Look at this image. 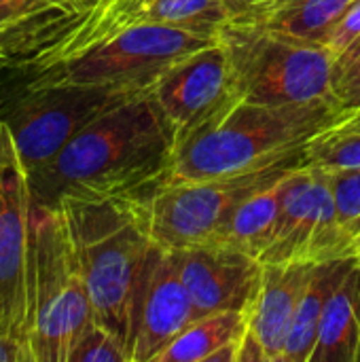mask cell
Returning a JSON list of instances; mask_svg holds the SVG:
<instances>
[{"label":"cell","instance_id":"obj_1","mask_svg":"<svg viewBox=\"0 0 360 362\" xmlns=\"http://www.w3.org/2000/svg\"><path fill=\"white\" fill-rule=\"evenodd\" d=\"M174 159L163 121L142 91L98 115L40 172L28 176L32 204L153 195Z\"/></svg>","mask_w":360,"mask_h":362},{"label":"cell","instance_id":"obj_15","mask_svg":"<svg viewBox=\"0 0 360 362\" xmlns=\"http://www.w3.org/2000/svg\"><path fill=\"white\" fill-rule=\"evenodd\" d=\"M76 19L70 0H0V68H28Z\"/></svg>","mask_w":360,"mask_h":362},{"label":"cell","instance_id":"obj_9","mask_svg":"<svg viewBox=\"0 0 360 362\" xmlns=\"http://www.w3.org/2000/svg\"><path fill=\"white\" fill-rule=\"evenodd\" d=\"M216 40L180 28L134 25L64 64L36 72L28 83L119 85L149 91L170 66Z\"/></svg>","mask_w":360,"mask_h":362},{"label":"cell","instance_id":"obj_30","mask_svg":"<svg viewBox=\"0 0 360 362\" xmlns=\"http://www.w3.org/2000/svg\"><path fill=\"white\" fill-rule=\"evenodd\" d=\"M0 117H2V104H0Z\"/></svg>","mask_w":360,"mask_h":362},{"label":"cell","instance_id":"obj_28","mask_svg":"<svg viewBox=\"0 0 360 362\" xmlns=\"http://www.w3.org/2000/svg\"><path fill=\"white\" fill-rule=\"evenodd\" d=\"M70 2H72V4H74V8L79 11V15L83 17L85 13H89V11L95 6V2H98V0H70Z\"/></svg>","mask_w":360,"mask_h":362},{"label":"cell","instance_id":"obj_22","mask_svg":"<svg viewBox=\"0 0 360 362\" xmlns=\"http://www.w3.org/2000/svg\"><path fill=\"white\" fill-rule=\"evenodd\" d=\"M360 168V104L344 108L303 146V170Z\"/></svg>","mask_w":360,"mask_h":362},{"label":"cell","instance_id":"obj_5","mask_svg":"<svg viewBox=\"0 0 360 362\" xmlns=\"http://www.w3.org/2000/svg\"><path fill=\"white\" fill-rule=\"evenodd\" d=\"M219 40L242 102L299 104L335 98V55L325 45L233 19L221 28Z\"/></svg>","mask_w":360,"mask_h":362},{"label":"cell","instance_id":"obj_6","mask_svg":"<svg viewBox=\"0 0 360 362\" xmlns=\"http://www.w3.org/2000/svg\"><path fill=\"white\" fill-rule=\"evenodd\" d=\"M303 170V148L248 172L159 187L149 199L151 238L166 250L214 244L252 193Z\"/></svg>","mask_w":360,"mask_h":362},{"label":"cell","instance_id":"obj_16","mask_svg":"<svg viewBox=\"0 0 360 362\" xmlns=\"http://www.w3.org/2000/svg\"><path fill=\"white\" fill-rule=\"evenodd\" d=\"M312 267L314 263H265L263 267L246 331L257 339L267 362H282L291 322Z\"/></svg>","mask_w":360,"mask_h":362},{"label":"cell","instance_id":"obj_29","mask_svg":"<svg viewBox=\"0 0 360 362\" xmlns=\"http://www.w3.org/2000/svg\"><path fill=\"white\" fill-rule=\"evenodd\" d=\"M350 255H356V257H360V231L356 233V238L352 240V244H350Z\"/></svg>","mask_w":360,"mask_h":362},{"label":"cell","instance_id":"obj_27","mask_svg":"<svg viewBox=\"0 0 360 362\" xmlns=\"http://www.w3.org/2000/svg\"><path fill=\"white\" fill-rule=\"evenodd\" d=\"M0 362H28L23 350L13 344L11 339H6L4 335H0Z\"/></svg>","mask_w":360,"mask_h":362},{"label":"cell","instance_id":"obj_4","mask_svg":"<svg viewBox=\"0 0 360 362\" xmlns=\"http://www.w3.org/2000/svg\"><path fill=\"white\" fill-rule=\"evenodd\" d=\"M93 308L62 206L34 204L32 362H68Z\"/></svg>","mask_w":360,"mask_h":362},{"label":"cell","instance_id":"obj_3","mask_svg":"<svg viewBox=\"0 0 360 362\" xmlns=\"http://www.w3.org/2000/svg\"><path fill=\"white\" fill-rule=\"evenodd\" d=\"M342 110L337 98L299 104L240 102L174 155L161 187L231 176L282 159L303 148Z\"/></svg>","mask_w":360,"mask_h":362},{"label":"cell","instance_id":"obj_26","mask_svg":"<svg viewBox=\"0 0 360 362\" xmlns=\"http://www.w3.org/2000/svg\"><path fill=\"white\" fill-rule=\"evenodd\" d=\"M360 38V0H352L329 32L325 47L337 57Z\"/></svg>","mask_w":360,"mask_h":362},{"label":"cell","instance_id":"obj_23","mask_svg":"<svg viewBox=\"0 0 360 362\" xmlns=\"http://www.w3.org/2000/svg\"><path fill=\"white\" fill-rule=\"evenodd\" d=\"M68 362H132L125 344L95 320L76 339Z\"/></svg>","mask_w":360,"mask_h":362},{"label":"cell","instance_id":"obj_24","mask_svg":"<svg viewBox=\"0 0 360 362\" xmlns=\"http://www.w3.org/2000/svg\"><path fill=\"white\" fill-rule=\"evenodd\" d=\"M337 206V221L346 238L352 240L360 231V168L329 172Z\"/></svg>","mask_w":360,"mask_h":362},{"label":"cell","instance_id":"obj_2","mask_svg":"<svg viewBox=\"0 0 360 362\" xmlns=\"http://www.w3.org/2000/svg\"><path fill=\"white\" fill-rule=\"evenodd\" d=\"M151 195L64 199L76 255L87 282L93 320L112 331L129 350L134 308L153 248Z\"/></svg>","mask_w":360,"mask_h":362},{"label":"cell","instance_id":"obj_20","mask_svg":"<svg viewBox=\"0 0 360 362\" xmlns=\"http://www.w3.org/2000/svg\"><path fill=\"white\" fill-rule=\"evenodd\" d=\"M352 0H278L233 15V21L259 23L269 30L325 45L335 21Z\"/></svg>","mask_w":360,"mask_h":362},{"label":"cell","instance_id":"obj_12","mask_svg":"<svg viewBox=\"0 0 360 362\" xmlns=\"http://www.w3.org/2000/svg\"><path fill=\"white\" fill-rule=\"evenodd\" d=\"M350 255L339 227L331 176L325 170H297L282 187L280 214L263 263H323Z\"/></svg>","mask_w":360,"mask_h":362},{"label":"cell","instance_id":"obj_19","mask_svg":"<svg viewBox=\"0 0 360 362\" xmlns=\"http://www.w3.org/2000/svg\"><path fill=\"white\" fill-rule=\"evenodd\" d=\"M246 327V312H219L195 318L155 362H238Z\"/></svg>","mask_w":360,"mask_h":362},{"label":"cell","instance_id":"obj_7","mask_svg":"<svg viewBox=\"0 0 360 362\" xmlns=\"http://www.w3.org/2000/svg\"><path fill=\"white\" fill-rule=\"evenodd\" d=\"M34 204L13 134L0 117V335L32 362Z\"/></svg>","mask_w":360,"mask_h":362},{"label":"cell","instance_id":"obj_11","mask_svg":"<svg viewBox=\"0 0 360 362\" xmlns=\"http://www.w3.org/2000/svg\"><path fill=\"white\" fill-rule=\"evenodd\" d=\"M229 17L227 0H98L28 68L34 74L49 70L134 25H168L219 38Z\"/></svg>","mask_w":360,"mask_h":362},{"label":"cell","instance_id":"obj_14","mask_svg":"<svg viewBox=\"0 0 360 362\" xmlns=\"http://www.w3.org/2000/svg\"><path fill=\"white\" fill-rule=\"evenodd\" d=\"M176 252L197 318L219 312H250L263 280V261L225 244Z\"/></svg>","mask_w":360,"mask_h":362},{"label":"cell","instance_id":"obj_21","mask_svg":"<svg viewBox=\"0 0 360 362\" xmlns=\"http://www.w3.org/2000/svg\"><path fill=\"white\" fill-rule=\"evenodd\" d=\"M284 180H286V176L280 178L278 182L252 193L250 197H246L236 208V212L231 214L229 223L225 225L221 238L214 244L233 246V248L248 252L261 261L263 252L269 248V244L274 240Z\"/></svg>","mask_w":360,"mask_h":362},{"label":"cell","instance_id":"obj_8","mask_svg":"<svg viewBox=\"0 0 360 362\" xmlns=\"http://www.w3.org/2000/svg\"><path fill=\"white\" fill-rule=\"evenodd\" d=\"M146 89L119 85L28 83L2 108L28 176L47 168L57 153L98 115Z\"/></svg>","mask_w":360,"mask_h":362},{"label":"cell","instance_id":"obj_17","mask_svg":"<svg viewBox=\"0 0 360 362\" xmlns=\"http://www.w3.org/2000/svg\"><path fill=\"white\" fill-rule=\"evenodd\" d=\"M356 259V255H342L327 259L323 263H314L310 280L301 293V299L291 322L282 362H310L325 305L333 291L339 286V282L346 278V274L352 269Z\"/></svg>","mask_w":360,"mask_h":362},{"label":"cell","instance_id":"obj_25","mask_svg":"<svg viewBox=\"0 0 360 362\" xmlns=\"http://www.w3.org/2000/svg\"><path fill=\"white\" fill-rule=\"evenodd\" d=\"M333 95L344 108L360 104V38L333 62Z\"/></svg>","mask_w":360,"mask_h":362},{"label":"cell","instance_id":"obj_13","mask_svg":"<svg viewBox=\"0 0 360 362\" xmlns=\"http://www.w3.org/2000/svg\"><path fill=\"white\" fill-rule=\"evenodd\" d=\"M195 318L191 295L180 276L178 252L153 244L134 308L132 362L157 361Z\"/></svg>","mask_w":360,"mask_h":362},{"label":"cell","instance_id":"obj_18","mask_svg":"<svg viewBox=\"0 0 360 362\" xmlns=\"http://www.w3.org/2000/svg\"><path fill=\"white\" fill-rule=\"evenodd\" d=\"M360 346V257L329 297L310 362H356Z\"/></svg>","mask_w":360,"mask_h":362},{"label":"cell","instance_id":"obj_10","mask_svg":"<svg viewBox=\"0 0 360 362\" xmlns=\"http://www.w3.org/2000/svg\"><path fill=\"white\" fill-rule=\"evenodd\" d=\"M149 95L163 121L174 155L242 102L221 40L170 66L151 85Z\"/></svg>","mask_w":360,"mask_h":362}]
</instances>
